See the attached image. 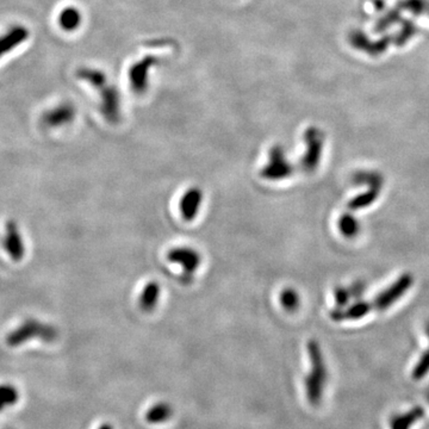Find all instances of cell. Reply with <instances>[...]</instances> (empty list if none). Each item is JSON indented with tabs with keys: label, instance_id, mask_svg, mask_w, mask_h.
I'll return each instance as SVG.
<instances>
[{
	"label": "cell",
	"instance_id": "cell-16",
	"mask_svg": "<svg viewBox=\"0 0 429 429\" xmlns=\"http://www.w3.org/2000/svg\"><path fill=\"white\" fill-rule=\"evenodd\" d=\"M0 412H1V409H0Z\"/></svg>",
	"mask_w": 429,
	"mask_h": 429
},
{
	"label": "cell",
	"instance_id": "cell-6",
	"mask_svg": "<svg viewBox=\"0 0 429 429\" xmlns=\"http://www.w3.org/2000/svg\"><path fill=\"white\" fill-rule=\"evenodd\" d=\"M29 35L28 28L23 25H15L6 33L0 35V59L15 50L18 45H23L28 40Z\"/></svg>",
	"mask_w": 429,
	"mask_h": 429
},
{
	"label": "cell",
	"instance_id": "cell-10",
	"mask_svg": "<svg viewBox=\"0 0 429 429\" xmlns=\"http://www.w3.org/2000/svg\"><path fill=\"white\" fill-rule=\"evenodd\" d=\"M172 415H173V408L170 407V403L159 402L147 410L146 421L152 425H159L168 421Z\"/></svg>",
	"mask_w": 429,
	"mask_h": 429
},
{
	"label": "cell",
	"instance_id": "cell-9",
	"mask_svg": "<svg viewBox=\"0 0 429 429\" xmlns=\"http://www.w3.org/2000/svg\"><path fill=\"white\" fill-rule=\"evenodd\" d=\"M160 292H161V289L157 282H150V283L146 284L141 291L140 298H138L140 308L147 312L154 310L157 304H158L159 298H160Z\"/></svg>",
	"mask_w": 429,
	"mask_h": 429
},
{
	"label": "cell",
	"instance_id": "cell-11",
	"mask_svg": "<svg viewBox=\"0 0 429 429\" xmlns=\"http://www.w3.org/2000/svg\"><path fill=\"white\" fill-rule=\"evenodd\" d=\"M59 24L65 31H74L81 24V13L78 8L68 6L61 11Z\"/></svg>",
	"mask_w": 429,
	"mask_h": 429
},
{
	"label": "cell",
	"instance_id": "cell-3",
	"mask_svg": "<svg viewBox=\"0 0 429 429\" xmlns=\"http://www.w3.org/2000/svg\"><path fill=\"white\" fill-rule=\"evenodd\" d=\"M167 259L170 260V263L179 265L184 273L187 275H194L202 263V258L198 252L187 246L170 249L167 254Z\"/></svg>",
	"mask_w": 429,
	"mask_h": 429
},
{
	"label": "cell",
	"instance_id": "cell-13",
	"mask_svg": "<svg viewBox=\"0 0 429 429\" xmlns=\"http://www.w3.org/2000/svg\"><path fill=\"white\" fill-rule=\"evenodd\" d=\"M20 400V393L13 385H0V409L16 405Z\"/></svg>",
	"mask_w": 429,
	"mask_h": 429
},
{
	"label": "cell",
	"instance_id": "cell-5",
	"mask_svg": "<svg viewBox=\"0 0 429 429\" xmlns=\"http://www.w3.org/2000/svg\"><path fill=\"white\" fill-rule=\"evenodd\" d=\"M203 192L198 187H191L182 195L179 203V210L182 219L190 222L194 221L198 214L199 209L202 207Z\"/></svg>",
	"mask_w": 429,
	"mask_h": 429
},
{
	"label": "cell",
	"instance_id": "cell-12",
	"mask_svg": "<svg viewBox=\"0 0 429 429\" xmlns=\"http://www.w3.org/2000/svg\"><path fill=\"white\" fill-rule=\"evenodd\" d=\"M320 140L317 138V135L315 133V135H312V138L310 140L309 150L307 152V154H304L303 160H302V165H303L304 168L312 170L317 165V161L320 158Z\"/></svg>",
	"mask_w": 429,
	"mask_h": 429
},
{
	"label": "cell",
	"instance_id": "cell-15",
	"mask_svg": "<svg viewBox=\"0 0 429 429\" xmlns=\"http://www.w3.org/2000/svg\"><path fill=\"white\" fill-rule=\"evenodd\" d=\"M98 429H114V427L110 425V423H103Z\"/></svg>",
	"mask_w": 429,
	"mask_h": 429
},
{
	"label": "cell",
	"instance_id": "cell-1",
	"mask_svg": "<svg viewBox=\"0 0 429 429\" xmlns=\"http://www.w3.org/2000/svg\"><path fill=\"white\" fill-rule=\"evenodd\" d=\"M309 356L312 361V372L305 378V389L309 403L317 405L322 398L323 386L327 379V370L321 354V349L316 341L309 342Z\"/></svg>",
	"mask_w": 429,
	"mask_h": 429
},
{
	"label": "cell",
	"instance_id": "cell-7",
	"mask_svg": "<svg viewBox=\"0 0 429 429\" xmlns=\"http://www.w3.org/2000/svg\"><path fill=\"white\" fill-rule=\"evenodd\" d=\"M101 108H103V114L109 121H117L119 116V101H118V94L116 89L108 87V86H101Z\"/></svg>",
	"mask_w": 429,
	"mask_h": 429
},
{
	"label": "cell",
	"instance_id": "cell-14",
	"mask_svg": "<svg viewBox=\"0 0 429 429\" xmlns=\"http://www.w3.org/2000/svg\"><path fill=\"white\" fill-rule=\"evenodd\" d=\"M280 303L283 305V308L286 309L288 312H293L298 308V304H300L298 293L292 289H285L280 293Z\"/></svg>",
	"mask_w": 429,
	"mask_h": 429
},
{
	"label": "cell",
	"instance_id": "cell-8",
	"mask_svg": "<svg viewBox=\"0 0 429 429\" xmlns=\"http://www.w3.org/2000/svg\"><path fill=\"white\" fill-rule=\"evenodd\" d=\"M74 112H75L74 108L71 104H62L45 112L43 116V123L49 126H62L73 119Z\"/></svg>",
	"mask_w": 429,
	"mask_h": 429
},
{
	"label": "cell",
	"instance_id": "cell-4",
	"mask_svg": "<svg viewBox=\"0 0 429 429\" xmlns=\"http://www.w3.org/2000/svg\"><path fill=\"white\" fill-rule=\"evenodd\" d=\"M33 337H40L42 340L52 341L55 337V332L53 329L43 327L40 324H25L8 336V346H18Z\"/></svg>",
	"mask_w": 429,
	"mask_h": 429
},
{
	"label": "cell",
	"instance_id": "cell-2",
	"mask_svg": "<svg viewBox=\"0 0 429 429\" xmlns=\"http://www.w3.org/2000/svg\"><path fill=\"white\" fill-rule=\"evenodd\" d=\"M292 173V166L283 148L275 146L270 150L268 162L261 170V177L271 182L289 178Z\"/></svg>",
	"mask_w": 429,
	"mask_h": 429
}]
</instances>
